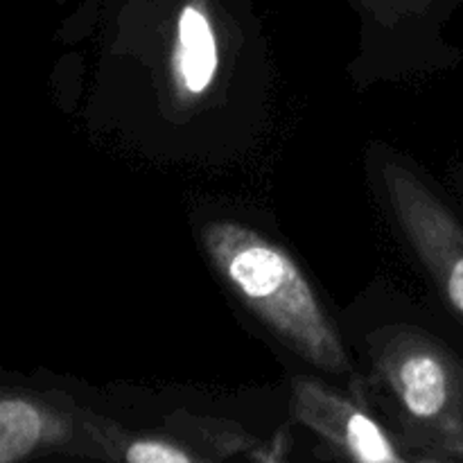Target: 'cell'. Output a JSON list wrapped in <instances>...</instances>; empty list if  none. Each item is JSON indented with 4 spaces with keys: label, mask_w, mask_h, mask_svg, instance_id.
Listing matches in <instances>:
<instances>
[{
    "label": "cell",
    "mask_w": 463,
    "mask_h": 463,
    "mask_svg": "<svg viewBox=\"0 0 463 463\" xmlns=\"http://www.w3.org/2000/svg\"><path fill=\"white\" fill-rule=\"evenodd\" d=\"M90 446L102 448V455L129 463H193L197 457L181 443L158 437H129L122 430L109 428L107 423L89 419L84 423Z\"/></svg>",
    "instance_id": "52a82bcc"
},
{
    "label": "cell",
    "mask_w": 463,
    "mask_h": 463,
    "mask_svg": "<svg viewBox=\"0 0 463 463\" xmlns=\"http://www.w3.org/2000/svg\"><path fill=\"white\" fill-rule=\"evenodd\" d=\"M217 41L211 21L197 5H185L176 25L175 72L185 93L202 95L217 72Z\"/></svg>",
    "instance_id": "8992f818"
},
{
    "label": "cell",
    "mask_w": 463,
    "mask_h": 463,
    "mask_svg": "<svg viewBox=\"0 0 463 463\" xmlns=\"http://www.w3.org/2000/svg\"><path fill=\"white\" fill-rule=\"evenodd\" d=\"M292 414L298 423L351 459L364 463L405 461L378 420L319 380H292Z\"/></svg>",
    "instance_id": "277c9868"
},
{
    "label": "cell",
    "mask_w": 463,
    "mask_h": 463,
    "mask_svg": "<svg viewBox=\"0 0 463 463\" xmlns=\"http://www.w3.org/2000/svg\"><path fill=\"white\" fill-rule=\"evenodd\" d=\"M373 378L396 402L402 439L430 459H463V362L437 337L387 326L366 339Z\"/></svg>",
    "instance_id": "7a4b0ae2"
},
{
    "label": "cell",
    "mask_w": 463,
    "mask_h": 463,
    "mask_svg": "<svg viewBox=\"0 0 463 463\" xmlns=\"http://www.w3.org/2000/svg\"><path fill=\"white\" fill-rule=\"evenodd\" d=\"M202 244L226 288L280 344L324 373H353L324 303L280 244L231 220L203 224Z\"/></svg>",
    "instance_id": "6da1fadb"
},
{
    "label": "cell",
    "mask_w": 463,
    "mask_h": 463,
    "mask_svg": "<svg viewBox=\"0 0 463 463\" xmlns=\"http://www.w3.org/2000/svg\"><path fill=\"white\" fill-rule=\"evenodd\" d=\"M72 441L71 414L25 392L0 398V463H16Z\"/></svg>",
    "instance_id": "5b68a950"
},
{
    "label": "cell",
    "mask_w": 463,
    "mask_h": 463,
    "mask_svg": "<svg viewBox=\"0 0 463 463\" xmlns=\"http://www.w3.org/2000/svg\"><path fill=\"white\" fill-rule=\"evenodd\" d=\"M380 181L398 229L463 324V224L420 176L393 158H383Z\"/></svg>",
    "instance_id": "3957f363"
}]
</instances>
